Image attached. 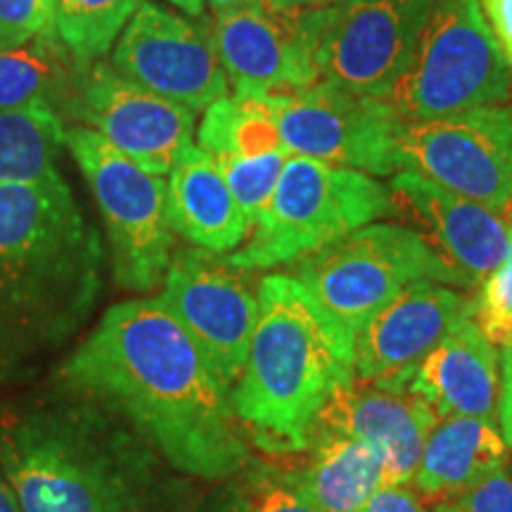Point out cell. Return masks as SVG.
<instances>
[{
  "mask_svg": "<svg viewBox=\"0 0 512 512\" xmlns=\"http://www.w3.org/2000/svg\"><path fill=\"white\" fill-rule=\"evenodd\" d=\"M470 316L475 299L456 287L432 280L406 287L358 330L354 380L408 387L430 351Z\"/></svg>",
  "mask_w": 512,
  "mask_h": 512,
  "instance_id": "16",
  "label": "cell"
},
{
  "mask_svg": "<svg viewBox=\"0 0 512 512\" xmlns=\"http://www.w3.org/2000/svg\"><path fill=\"white\" fill-rule=\"evenodd\" d=\"M456 503L463 512H512V477L498 470L456 498Z\"/></svg>",
  "mask_w": 512,
  "mask_h": 512,
  "instance_id": "31",
  "label": "cell"
},
{
  "mask_svg": "<svg viewBox=\"0 0 512 512\" xmlns=\"http://www.w3.org/2000/svg\"><path fill=\"white\" fill-rule=\"evenodd\" d=\"M53 373L117 406L183 475L223 482L249 463L230 394L157 297L110 306Z\"/></svg>",
  "mask_w": 512,
  "mask_h": 512,
  "instance_id": "2",
  "label": "cell"
},
{
  "mask_svg": "<svg viewBox=\"0 0 512 512\" xmlns=\"http://www.w3.org/2000/svg\"><path fill=\"white\" fill-rule=\"evenodd\" d=\"M512 72L479 0H434L387 102L403 121L505 105Z\"/></svg>",
  "mask_w": 512,
  "mask_h": 512,
  "instance_id": "7",
  "label": "cell"
},
{
  "mask_svg": "<svg viewBox=\"0 0 512 512\" xmlns=\"http://www.w3.org/2000/svg\"><path fill=\"white\" fill-rule=\"evenodd\" d=\"M223 482L202 512H320L299 489L292 467L249 460Z\"/></svg>",
  "mask_w": 512,
  "mask_h": 512,
  "instance_id": "27",
  "label": "cell"
},
{
  "mask_svg": "<svg viewBox=\"0 0 512 512\" xmlns=\"http://www.w3.org/2000/svg\"><path fill=\"white\" fill-rule=\"evenodd\" d=\"M0 470L22 512H188L190 482L110 401L53 373L0 399Z\"/></svg>",
  "mask_w": 512,
  "mask_h": 512,
  "instance_id": "1",
  "label": "cell"
},
{
  "mask_svg": "<svg viewBox=\"0 0 512 512\" xmlns=\"http://www.w3.org/2000/svg\"><path fill=\"white\" fill-rule=\"evenodd\" d=\"M408 387L437 418L470 415L498 420L501 356L479 330L475 316L460 320L415 370Z\"/></svg>",
  "mask_w": 512,
  "mask_h": 512,
  "instance_id": "19",
  "label": "cell"
},
{
  "mask_svg": "<svg viewBox=\"0 0 512 512\" xmlns=\"http://www.w3.org/2000/svg\"><path fill=\"white\" fill-rule=\"evenodd\" d=\"M287 159H290L287 147H278V150L264 152V155L233 157L216 162L230 192H233L235 202L245 214L249 228H254L261 211L271 202Z\"/></svg>",
  "mask_w": 512,
  "mask_h": 512,
  "instance_id": "28",
  "label": "cell"
},
{
  "mask_svg": "<svg viewBox=\"0 0 512 512\" xmlns=\"http://www.w3.org/2000/svg\"><path fill=\"white\" fill-rule=\"evenodd\" d=\"M498 425L501 434L512 451V349L501 354V401H498Z\"/></svg>",
  "mask_w": 512,
  "mask_h": 512,
  "instance_id": "34",
  "label": "cell"
},
{
  "mask_svg": "<svg viewBox=\"0 0 512 512\" xmlns=\"http://www.w3.org/2000/svg\"><path fill=\"white\" fill-rule=\"evenodd\" d=\"M434 0H342L323 10L320 79L387 100L411 62Z\"/></svg>",
  "mask_w": 512,
  "mask_h": 512,
  "instance_id": "12",
  "label": "cell"
},
{
  "mask_svg": "<svg viewBox=\"0 0 512 512\" xmlns=\"http://www.w3.org/2000/svg\"><path fill=\"white\" fill-rule=\"evenodd\" d=\"M290 275L354 347L358 330L406 287L425 280L465 287L425 235L394 223H368L304 256Z\"/></svg>",
  "mask_w": 512,
  "mask_h": 512,
  "instance_id": "6",
  "label": "cell"
},
{
  "mask_svg": "<svg viewBox=\"0 0 512 512\" xmlns=\"http://www.w3.org/2000/svg\"><path fill=\"white\" fill-rule=\"evenodd\" d=\"M437 413L411 387L358 382L342 387L320 413L316 430L363 439L382 453L387 484H411Z\"/></svg>",
  "mask_w": 512,
  "mask_h": 512,
  "instance_id": "18",
  "label": "cell"
},
{
  "mask_svg": "<svg viewBox=\"0 0 512 512\" xmlns=\"http://www.w3.org/2000/svg\"><path fill=\"white\" fill-rule=\"evenodd\" d=\"M247 273L228 256L183 247L171 256L164 287L157 294L228 394L245 370L259 316V299Z\"/></svg>",
  "mask_w": 512,
  "mask_h": 512,
  "instance_id": "10",
  "label": "cell"
},
{
  "mask_svg": "<svg viewBox=\"0 0 512 512\" xmlns=\"http://www.w3.org/2000/svg\"><path fill=\"white\" fill-rule=\"evenodd\" d=\"M112 67L192 112L207 110L228 93L211 27L155 0H143L121 31L112 48Z\"/></svg>",
  "mask_w": 512,
  "mask_h": 512,
  "instance_id": "13",
  "label": "cell"
},
{
  "mask_svg": "<svg viewBox=\"0 0 512 512\" xmlns=\"http://www.w3.org/2000/svg\"><path fill=\"white\" fill-rule=\"evenodd\" d=\"M271 102L280 140L290 155L347 166L368 176L401 171L403 119L387 100L320 79L311 88Z\"/></svg>",
  "mask_w": 512,
  "mask_h": 512,
  "instance_id": "9",
  "label": "cell"
},
{
  "mask_svg": "<svg viewBox=\"0 0 512 512\" xmlns=\"http://www.w3.org/2000/svg\"><path fill=\"white\" fill-rule=\"evenodd\" d=\"M169 221L176 235L211 254H233L252 233L216 159L190 145L169 174Z\"/></svg>",
  "mask_w": 512,
  "mask_h": 512,
  "instance_id": "20",
  "label": "cell"
},
{
  "mask_svg": "<svg viewBox=\"0 0 512 512\" xmlns=\"http://www.w3.org/2000/svg\"><path fill=\"white\" fill-rule=\"evenodd\" d=\"M64 147L79 164L105 223L114 283L136 294L152 292L164 283L174 256L169 183L88 126H67Z\"/></svg>",
  "mask_w": 512,
  "mask_h": 512,
  "instance_id": "8",
  "label": "cell"
},
{
  "mask_svg": "<svg viewBox=\"0 0 512 512\" xmlns=\"http://www.w3.org/2000/svg\"><path fill=\"white\" fill-rule=\"evenodd\" d=\"M264 3L283 12H313L332 8V5L342 3V0H264Z\"/></svg>",
  "mask_w": 512,
  "mask_h": 512,
  "instance_id": "35",
  "label": "cell"
},
{
  "mask_svg": "<svg viewBox=\"0 0 512 512\" xmlns=\"http://www.w3.org/2000/svg\"><path fill=\"white\" fill-rule=\"evenodd\" d=\"M479 5L512 72V0H479Z\"/></svg>",
  "mask_w": 512,
  "mask_h": 512,
  "instance_id": "33",
  "label": "cell"
},
{
  "mask_svg": "<svg viewBox=\"0 0 512 512\" xmlns=\"http://www.w3.org/2000/svg\"><path fill=\"white\" fill-rule=\"evenodd\" d=\"M256 299L259 316L230 406L252 444L294 456L309 448L332 396L354 382V342L290 273L264 275Z\"/></svg>",
  "mask_w": 512,
  "mask_h": 512,
  "instance_id": "4",
  "label": "cell"
},
{
  "mask_svg": "<svg viewBox=\"0 0 512 512\" xmlns=\"http://www.w3.org/2000/svg\"><path fill=\"white\" fill-rule=\"evenodd\" d=\"M323 10L283 12L266 3L216 15L214 43L235 95L283 98L320 81Z\"/></svg>",
  "mask_w": 512,
  "mask_h": 512,
  "instance_id": "15",
  "label": "cell"
},
{
  "mask_svg": "<svg viewBox=\"0 0 512 512\" xmlns=\"http://www.w3.org/2000/svg\"><path fill=\"white\" fill-rule=\"evenodd\" d=\"M62 114L46 100L0 110V185L43 183L55 178L64 147Z\"/></svg>",
  "mask_w": 512,
  "mask_h": 512,
  "instance_id": "24",
  "label": "cell"
},
{
  "mask_svg": "<svg viewBox=\"0 0 512 512\" xmlns=\"http://www.w3.org/2000/svg\"><path fill=\"white\" fill-rule=\"evenodd\" d=\"M166 3H171L174 8L181 10L185 17L200 19L204 15V5H207V0H166Z\"/></svg>",
  "mask_w": 512,
  "mask_h": 512,
  "instance_id": "38",
  "label": "cell"
},
{
  "mask_svg": "<svg viewBox=\"0 0 512 512\" xmlns=\"http://www.w3.org/2000/svg\"><path fill=\"white\" fill-rule=\"evenodd\" d=\"M475 320L494 347L512 349V235L503 261L479 285Z\"/></svg>",
  "mask_w": 512,
  "mask_h": 512,
  "instance_id": "29",
  "label": "cell"
},
{
  "mask_svg": "<svg viewBox=\"0 0 512 512\" xmlns=\"http://www.w3.org/2000/svg\"><path fill=\"white\" fill-rule=\"evenodd\" d=\"M197 140L216 162L233 157H254L285 147L271 98L233 95L221 98L204 110Z\"/></svg>",
  "mask_w": 512,
  "mask_h": 512,
  "instance_id": "25",
  "label": "cell"
},
{
  "mask_svg": "<svg viewBox=\"0 0 512 512\" xmlns=\"http://www.w3.org/2000/svg\"><path fill=\"white\" fill-rule=\"evenodd\" d=\"M399 166L503 214L512 195V107L403 121Z\"/></svg>",
  "mask_w": 512,
  "mask_h": 512,
  "instance_id": "11",
  "label": "cell"
},
{
  "mask_svg": "<svg viewBox=\"0 0 512 512\" xmlns=\"http://www.w3.org/2000/svg\"><path fill=\"white\" fill-rule=\"evenodd\" d=\"M256 3H264V0H209V8L214 15H223V12H233Z\"/></svg>",
  "mask_w": 512,
  "mask_h": 512,
  "instance_id": "37",
  "label": "cell"
},
{
  "mask_svg": "<svg viewBox=\"0 0 512 512\" xmlns=\"http://www.w3.org/2000/svg\"><path fill=\"white\" fill-rule=\"evenodd\" d=\"M392 211V192L373 176L290 155L271 202L228 259L245 271L292 266Z\"/></svg>",
  "mask_w": 512,
  "mask_h": 512,
  "instance_id": "5",
  "label": "cell"
},
{
  "mask_svg": "<svg viewBox=\"0 0 512 512\" xmlns=\"http://www.w3.org/2000/svg\"><path fill=\"white\" fill-rule=\"evenodd\" d=\"M195 114L100 60L79 72L64 117L98 131L150 174L166 176L192 145Z\"/></svg>",
  "mask_w": 512,
  "mask_h": 512,
  "instance_id": "14",
  "label": "cell"
},
{
  "mask_svg": "<svg viewBox=\"0 0 512 512\" xmlns=\"http://www.w3.org/2000/svg\"><path fill=\"white\" fill-rule=\"evenodd\" d=\"M394 207L420 223L422 235L437 249L465 287H479L508 252L512 226L501 211L427 181L413 171H399L389 185Z\"/></svg>",
  "mask_w": 512,
  "mask_h": 512,
  "instance_id": "17",
  "label": "cell"
},
{
  "mask_svg": "<svg viewBox=\"0 0 512 512\" xmlns=\"http://www.w3.org/2000/svg\"><path fill=\"white\" fill-rule=\"evenodd\" d=\"M55 5H57V0H43V8H46L50 19L55 17Z\"/></svg>",
  "mask_w": 512,
  "mask_h": 512,
  "instance_id": "40",
  "label": "cell"
},
{
  "mask_svg": "<svg viewBox=\"0 0 512 512\" xmlns=\"http://www.w3.org/2000/svg\"><path fill=\"white\" fill-rule=\"evenodd\" d=\"M505 463L508 444L496 422L451 415L441 418L427 434L411 484L420 498L456 501L486 477L503 470Z\"/></svg>",
  "mask_w": 512,
  "mask_h": 512,
  "instance_id": "21",
  "label": "cell"
},
{
  "mask_svg": "<svg viewBox=\"0 0 512 512\" xmlns=\"http://www.w3.org/2000/svg\"><path fill=\"white\" fill-rule=\"evenodd\" d=\"M46 31H53V19L43 0H0V53L27 46Z\"/></svg>",
  "mask_w": 512,
  "mask_h": 512,
  "instance_id": "30",
  "label": "cell"
},
{
  "mask_svg": "<svg viewBox=\"0 0 512 512\" xmlns=\"http://www.w3.org/2000/svg\"><path fill=\"white\" fill-rule=\"evenodd\" d=\"M143 0H57L53 31L81 67L110 55Z\"/></svg>",
  "mask_w": 512,
  "mask_h": 512,
  "instance_id": "26",
  "label": "cell"
},
{
  "mask_svg": "<svg viewBox=\"0 0 512 512\" xmlns=\"http://www.w3.org/2000/svg\"><path fill=\"white\" fill-rule=\"evenodd\" d=\"M437 512H463V510L458 508L456 501H441V503L437 505Z\"/></svg>",
  "mask_w": 512,
  "mask_h": 512,
  "instance_id": "39",
  "label": "cell"
},
{
  "mask_svg": "<svg viewBox=\"0 0 512 512\" xmlns=\"http://www.w3.org/2000/svg\"><path fill=\"white\" fill-rule=\"evenodd\" d=\"M0 512H22L17 503V496L15 491H12V486L8 479H5L3 470H0Z\"/></svg>",
  "mask_w": 512,
  "mask_h": 512,
  "instance_id": "36",
  "label": "cell"
},
{
  "mask_svg": "<svg viewBox=\"0 0 512 512\" xmlns=\"http://www.w3.org/2000/svg\"><path fill=\"white\" fill-rule=\"evenodd\" d=\"M81 69L55 31L36 36L22 48L5 50L0 53V110L46 100L64 119Z\"/></svg>",
  "mask_w": 512,
  "mask_h": 512,
  "instance_id": "23",
  "label": "cell"
},
{
  "mask_svg": "<svg viewBox=\"0 0 512 512\" xmlns=\"http://www.w3.org/2000/svg\"><path fill=\"white\" fill-rule=\"evenodd\" d=\"M358 512H430L408 484H384Z\"/></svg>",
  "mask_w": 512,
  "mask_h": 512,
  "instance_id": "32",
  "label": "cell"
},
{
  "mask_svg": "<svg viewBox=\"0 0 512 512\" xmlns=\"http://www.w3.org/2000/svg\"><path fill=\"white\" fill-rule=\"evenodd\" d=\"M306 451V463L292 467V472L320 512H358L387 484L382 453L368 441L316 430Z\"/></svg>",
  "mask_w": 512,
  "mask_h": 512,
  "instance_id": "22",
  "label": "cell"
},
{
  "mask_svg": "<svg viewBox=\"0 0 512 512\" xmlns=\"http://www.w3.org/2000/svg\"><path fill=\"white\" fill-rule=\"evenodd\" d=\"M105 247L62 174L0 185V384L29 377L93 318Z\"/></svg>",
  "mask_w": 512,
  "mask_h": 512,
  "instance_id": "3",
  "label": "cell"
}]
</instances>
